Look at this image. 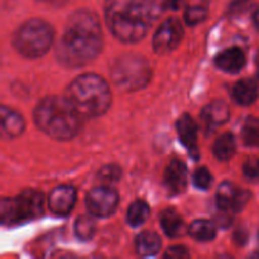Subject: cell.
<instances>
[{"label": "cell", "mask_w": 259, "mask_h": 259, "mask_svg": "<svg viewBox=\"0 0 259 259\" xmlns=\"http://www.w3.org/2000/svg\"><path fill=\"white\" fill-rule=\"evenodd\" d=\"M38 2L46 3V4H50V5H57V7H60V5L67 4V3L71 2V0H38Z\"/></svg>", "instance_id": "obj_31"}, {"label": "cell", "mask_w": 259, "mask_h": 259, "mask_svg": "<svg viewBox=\"0 0 259 259\" xmlns=\"http://www.w3.org/2000/svg\"><path fill=\"white\" fill-rule=\"evenodd\" d=\"M233 98L240 105H250L258 98V86L252 78L238 81L233 88Z\"/></svg>", "instance_id": "obj_18"}, {"label": "cell", "mask_w": 259, "mask_h": 259, "mask_svg": "<svg viewBox=\"0 0 259 259\" xmlns=\"http://www.w3.org/2000/svg\"><path fill=\"white\" fill-rule=\"evenodd\" d=\"M243 141L249 147H259V119L249 116L242 129Z\"/></svg>", "instance_id": "obj_25"}, {"label": "cell", "mask_w": 259, "mask_h": 259, "mask_svg": "<svg viewBox=\"0 0 259 259\" xmlns=\"http://www.w3.org/2000/svg\"><path fill=\"white\" fill-rule=\"evenodd\" d=\"M177 133L182 144L189 149L190 154L197 158V125L194 119L185 114L177 121Z\"/></svg>", "instance_id": "obj_13"}, {"label": "cell", "mask_w": 259, "mask_h": 259, "mask_svg": "<svg viewBox=\"0 0 259 259\" xmlns=\"http://www.w3.org/2000/svg\"><path fill=\"white\" fill-rule=\"evenodd\" d=\"M161 225L164 233L171 238H180L189 232L182 217L174 209H166L162 211Z\"/></svg>", "instance_id": "obj_16"}, {"label": "cell", "mask_w": 259, "mask_h": 259, "mask_svg": "<svg viewBox=\"0 0 259 259\" xmlns=\"http://www.w3.org/2000/svg\"><path fill=\"white\" fill-rule=\"evenodd\" d=\"M243 172L249 180H259V158H250L243 166Z\"/></svg>", "instance_id": "obj_29"}, {"label": "cell", "mask_w": 259, "mask_h": 259, "mask_svg": "<svg viewBox=\"0 0 259 259\" xmlns=\"http://www.w3.org/2000/svg\"><path fill=\"white\" fill-rule=\"evenodd\" d=\"M253 22H254V24L259 28V7L255 9L254 14H253Z\"/></svg>", "instance_id": "obj_32"}, {"label": "cell", "mask_w": 259, "mask_h": 259, "mask_svg": "<svg viewBox=\"0 0 259 259\" xmlns=\"http://www.w3.org/2000/svg\"><path fill=\"white\" fill-rule=\"evenodd\" d=\"M96 222L94 220V215L88 217L82 215L78 217L75 223V234L80 240H90L95 235Z\"/></svg>", "instance_id": "obj_24"}, {"label": "cell", "mask_w": 259, "mask_h": 259, "mask_svg": "<svg viewBox=\"0 0 259 259\" xmlns=\"http://www.w3.org/2000/svg\"><path fill=\"white\" fill-rule=\"evenodd\" d=\"M189 233L192 238L199 242H210L217 235L215 225L209 220H196L189 228Z\"/></svg>", "instance_id": "obj_21"}, {"label": "cell", "mask_w": 259, "mask_h": 259, "mask_svg": "<svg viewBox=\"0 0 259 259\" xmlns=\"http://www.w3.org/2000/svg\"><path fill=\"white\" fill-rule=\"evenodd\" d=\"M65 98L85 118L103 115L111 104L108 82L95 73H83L76 77L68 85Z\"/></svg>", "instance_id": "obj_4"}, {"label": "cell", "mask_w": 259, "mask_h": 259, "mask_svg": "<svg viewBox=\"0 0 259 259\" xmlns=\"http://www.w3.org/2000/svg\"><path fill=\"white\" fill-rule=\"evenodd\" d=\"M250 194L238 189L232 182H224L219 186L217 194L218 206L224 212H238L249 201Z\"/></svg>", "instance_id": "obj_10"}, {"label": "cell", "mask_w": 259, "mask_h": 259, "mask_svg": "<svg viewBox=\"0 0 259 259\" xmlns=\"http://www.w3.org/2000/svg\"><path fill=\"white\" fill-rule=\"evenodd\" d=\"M171 2L172 0H144V3H146L147 8H148L149 13H151L152 18L154 20L161 17L167 9L171 8Z\"/></svg>", "instance_id": "obj_27"}, {"label": "cell", "mask_w": 259, "mask_h": 259, "mask_svg": "<svg viewBox=\"0 0 259 259\" xmlns=\"http://www.w3.org/2000/svg\"><path fill=\"white\" fill-rule=\"evenodd\" d=\"M149 217V206L144 201H134L128 209V223L132 227H141Z\"/></svg>", "instance_id": "obj_23"}, {"label": "cell", "mask_w": 259, "mask_h": 259, "mask_svg": "<svg viewBox=\"0 0 259 259\" xmlns=\"http://www.w3.org/2000/svg\"><path fill=\"white\" fill-rule=\"evenodd\" d=\"M121 177V169L120 167L114 166V164H109V166L103 167L99 171V180L104 182L105 185L115 184L120 180Z\"/></svg>", "instance_id": "obj_26"}, {"label": "cell", "mask_w": 259, "mask_h": 259, "mask_svg": "<svg viewBox=\"0 0 259 259\" xmlns=\"http://www.w3.org/2000/svg\"><path fill=\"white\" fill-rule=\"evenodd\" d=\"M235 148H237V144H235L234 136L232 133H225L215 141L214 146H212V152L218 159L228 161L234 156Z\"/></svg>", "instance_id": "obj_20"}, {"label": "cell", "mask_w": 259, "mask_h": 259, "mask_svg": "<svg viewBox=\"0 0 259 259\" xmlns=\"http://www.w3.org/2000/svg\"><path fill=\"white\" fill-rule=\"evenodd\" d=\"M162 240L158 234L153 232H143L137 237L136 249L143 257H152L161 250Z\"/></svg>", "instance_id": "obj_19"}, {"label": "cell", "mask_w": 259, "mask_h": 259, "mask_svg": "<svg viewBox=\"0 0 259 259\" xmlns=\"http://www.w3.org/2000/svg\"><path fill=\"white\" fill-rule=\"evenodd\" d=\"M76 202V190L71 186H58L48 197V206L51 211L58 217H66L72 211Z\"/></svg>", "instance_id": "obj_11"}, {"label": "cell", "mask_w": 259, "mask_h": 259, "mask_svg": "<svg viewBox=\"0 0 259 259\" xmlns=\"http://www.w3.org/2000/svg\"><path fill=\"white\" fill-rule=\"evenodd\" d=\"M53 28L42 19H29L23 23L13 37L15 50L28 58H37L47 53L53 42Z\"/></svg>", "instance_id": "obj_5"}, {"label": "cell", "mask_w": 259, "mask_h": 259, "mask_svg": "<svg viewBox=\"0 0 259 259\" xmlns=\"http://www.w3.org/2000/svg\"><path fill=\"white\" fill-rule=\"evenodd\" d=\"M189 255V250L182 245H175V247L168 248L167 252L164 253L166 258H187Z\"/></svg>", "instance_id": "obj_30"}, {"label": "cell", "mask_w": 259, "mask_h": 259, "mask_svg": "<svg viewBox=\"0 0 259 259\" xmlns=\"http://www.w3.org/2000/svg\"><path fill=\"white\" fill-rule=\"evenodd\" d=\"M212 177L211 174L209 172V169L206 167H200L195 171L194 174V184L197 189L200 190H206L209 189L210 185H211Z\"/></svg>", "instance_id": "obj_28"}, {"label": "cell", "mask_w": 259, "mask_h": 259, "mask_svg": "<svg viewBox=\"0 0 259 259\" xmlns=\"http://www.w3.org/2000/svg\"><path fill=\"white\" fill-rule=\"evenodd\" d=\"M187 168L180 159H174L164 172V185L171 194H181L186 189Z\"/></svg>", "instance_id": "obj_12"}, {"label": "cell", "mask_w": 259, "mask_h": 259, "mask_svg": "<svg viewBox=\"0 0 259 259\" xmlns=\"http://www.w3.org/2000/svg\"><path fill=\"white\" fill-rule=\"evenodd\" d=\"M229 114V108L224 101H214L202 109L201 118L207 125L218 126L227 123Z\"/></svg>", "instance_id": "obj_17"}, {"label": "cell", "mask_w": 259, "mask_h": 259, "mask_svg": "<svg viewBox=\"0 0 259 259\" xmlns=\"http://www.w3.org/2000/svg\"><path fill=\"white\" fill-rule=\"evenodd\" d=\"M182 37H184V28H182L181 22L176 18H169L158 28L154 34V51L159 55L171 52L180 45Z\"/></svg>", "instance_id": "obj_9"}, {"label": "cell", "mask_w": 259, "mask_h": 259, "mask_svg": "<svg viewBox=\"0 0 259 259\" xmlns=\"http://www.w3.org/2000/svg\"><path fill=\"white\" fill-rule=\"evenodd\" d=\"M105 20L119 40L136 43L147 34L154 19L144 0H105Z\"/></svg>", "instance_id": "obj_2"}, {"label": "cell", "mask_w": 259, "mask_h": 259, "mask_svg": "<svg viewBox=\"0 0 259 259\" xmlns=\"http://www.w3.org/2000/svg\"><path fill=\"white\" fill-rule=\"evenodd\" d=\"M119 195L109 185L91 190L86 196V207L95 218H108L116 210Z\"/></svg>", "instance_id": "obj_8"}, {"label": "cell", "mask_w": 259, "mask_h": 259, "mask_svg": "<svg viewBox=\"0 0 259 259\" xmlns=\"http://www.w3.org/2000/svg\"><path fill=\"white\" fill-rule=\"evenodd\" d=\"M101 47L103 32L98 15L89 9H78L68 18L56 55L65 67L77 68L95 60Z\"/></svg>", "instance_id": "obj_1"}, {"label": "cell", "mask_w": 259, "mask_h": 259, "mask_svg": "<svg viewBox=\"0 0 259 259\" xmlns=\"http://www.w3.org/2000/svg\"><path fill=\"white\" fill-rule=\"evenodd\" d=\"M257 76H258V81H259V70H258V75Z\"/></svg>", "instance_id": "obj_33"}, {"label": "cell", "mask_w": 259, "mask_h": 259, "mask_svg": "<svg viewBox=\"0 0 259 259\" xmlns=\"http://www.w3.org/2000/svg\"><path fill=\"white\" fill-rule=\"evenodd\" d=\"M25 128L24 119L17 111L3 106L2 108V136L4 138H17Z\"/></svg>", "instance_id": "obj_15"}, {"label": "cell", "mask_w": 259, "mask_h": 259, "mask_svg": "<svg viewBox=\"0 0 259 259\" xmlns=\"http://www.w3.org/2000/svg\"><path fill=\"white\" fill-rule=\"evenodd\" d=\"M215 65H217L220 70L225 71V72H239L245 65L244 52L238 47L228 48V50L223 51L222 53H219V55L217 56V58H215Z\"/></svg>", "instance_id": "obj_14"}, {"label": "cell", "mask_w": 259, "mask_h": 259, "mask_svg": "<svg viewBox=\"0 0 259 259\" xmlns=\"http://www.w3.org/2000/svg\"><path fill=\"white\" fill-rule=\"evenodd\" d=\"M81 115L66 98L48 96L34 110V121L48 137L58 141L72 139L80 131Z\"/></svg>", "instance_id": "obj_3"}, {"label": "cell", "mask_w": 259, "mask_h": 259, "mask_svg": "<svg viewBox=\"0 0 259 259\" xmlns=\"http://www.w3.org/2000/svg\"><path fill=\"white\" fill-rule=\"evenodd\" d=\"M110 76L120 90L131 93L143 89L151 81L152 68L143 56L124 55L113 62Z\"/></svg>", "instance_id": "obj_6"}, {"label": "cell", "mask_w": 259, "mask_h": 259, "mask_svg": "<svg viewBox=\"0 0 259 259\" xmlns=\"http://www.w3.org/2000/svg\"><path fill=\"white\" fill-rule=\"evenodd\" d=\"M207 15V5L205 0H192L185 12V20L187 24L196 25L204 22Z\"/></svg>", "instance_id": "obj_22"}, {"label": "cell", "mask_w": 259, "mask_h": 259, "mask_svg": "<svg viewBox=\"0 0 259 259\" xmlns=\"http://www.w3.org/2000/svg\"><path fill=\"white\" fill-rule=\"evenodd\" d=\"M43 212V195L35 190H25L15 199H3L0 218L3 225H18L37 219Z\"/></svg>", "instance_id": "obj_7"}]
</instances>
